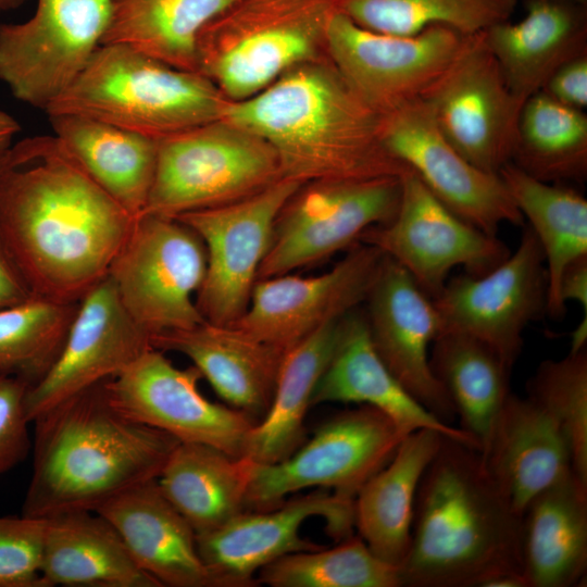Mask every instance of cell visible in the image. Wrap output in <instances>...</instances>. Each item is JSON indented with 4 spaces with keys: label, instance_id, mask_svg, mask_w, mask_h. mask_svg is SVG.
<instances>
[{
    "label": "cell",
    "instance_id": "7dc6e473",
    "mask_svg": "<svg viewBox=\"0 0 587 587\" xmlns=\"http://www.w3.org/2000/svg\"><path fill=\"white\" fill-rule=\"evenodd\" d=\"M558 299L565 310L569 301L577 302L584 315H587V255L565 267L559 280Z\"/></svg>",
    "mask_w": 587,
    "mask_h": 587
},
{
    "label": "cell",
    "instance_id": "f6af8a7d",
    "mask_svg": "<svg viewBox=\"0 0 587 587\" xmlns=\"http://www.w3.org/2000/svg\"><path fill=\"white\" fill-rule=\"evenodd\" d=\"M30 286L0 237V309L34 296Z\"/></svg>",
    "mask_w": 587,
    "mask_h": 587
},
{
    "label": "cell",
    "instance_id": "ffe728a7",
    "mask_svg": "<svg viewBox=\"0 0 587 587\" xmlns=\"http://www.w3.org/2000/svg\"><path fill=\"white\" fill-rule=\"evenodd\" d=\"M313 516L325 521L328 536L336 541L353 535V500L317 488L272 509L242 511L220 528L197 535L198 552L217 587L257 586L255 575L265 565L323 547L300 535L303 523Z\"/></svg>",
    "mask_w": 587,
    "mask_h": 587
},
{
    "label": "cell",
    "instance_id": "7c38bea8",
    "mask_svg": "<svg viewBox=\"0 0 587 587\" xmlns=\"http://www.w3.org/2000/svg\"><path fill=\"white\" fill-rule=\"evenodd\" d=\"M109 16L110 0H38L29 20L0 25V80L45 111L86 67Z\"/></svg>",
    "mask_w": 587,
    "mask_h": 587
},
{
    "label": "cell",
    "instance_id": "2e32d148",
    "mask_svg": "<svg viewBox=\"0 0 587 587\" xmlns=\"http://www.w3.org/2000/svg\"><path fill=\"white\" fill-rule=\"evenodd\" d=\"M434 303L441 333L474 337L512 369L527 325L546 313L547 273L542 249L529 226L513 253L482 276L450 277Z\"/></svg>",
    "mask_w": 587,
    "mask_h": 587
},
{
    "label": "cell",
    "instance_id": "74e56055",
    "mask_svg": "<svg viewBox=\"0 0 587 587\" xmlns=\"http://www.w3.org/2000/svg\"><path fill=\"white\" fill-rule=\"evenodd\" d=\"M78 303L34 295L0 309V373L36 384L60 354Z\"/></svg>",
    "mask_w": 587,
    "mask_h": 587
},
{
    "label": "cell",
    "instance_id": "7402d4cb",
    "mask_svg": "<svg viewBox=\"0 0 587 587\" xmlns=\"http://www.w3.org/2000/svg\"><path fill=\"white\" fill-rule=\"evenodd\" d=\"M364 302L370 338L384 364L421 404L451 425L454 407L429 363L430 347L441 332L433 299L384 255Z\"/></svg>",
    "mask_w": 587,
    "mask_h": 587
},
{
    "label": "cell",
    "instance_id": "ac0fdd59",
    "mask_svg": "<svg viewBox=\"0 0 587 587\" xmlns=\"http://www.w3.org/2000/svg\"><path fill=\"white\" fill-rule=\"evenodd\" d=\"M382 138L388 151L466 223L494 236L504 223H524L500 174L464 159L442 136L422 98L383 114Z\"/></svg>",
    "mask_w": 587,
    "mask_h": 587
},
{
    "label": "cell",
    "instance_id": "5bb4252c",
    "mask_svg": "<svg viewBox=\"0 0 587 587\" xmlns=\"http://www.w3.org/2000/svg\"><path fill=\"white\" fill-rule=\"evenodd\" d=\"M302 184L280 178L236 202L177 216L203 241L207 268L196 295L204 321L235 323L247 310L276 217Z\"/></svg>",
    "mask_w": 587,
    "mask_h": 587
},
{
    "label": "cell",
    "instance_id": "7bdbcfd3",
    "mask_svg": "<svg viewBox=\"0 0 587 587\" xmlns=\"http://www.w3.org/2000/svg\"><path fill=\"white\" fill-rule=\"evenodd\" d=\"M29 387L18 377L0 373V474L22 462L30 450L25 410Z\"/></svg>",
    "mask_w": 587,
    "mask_h": 587
},
{
    "label": "cell",
    "instance_id": "4fadbf2b",
    "mask_svg": "<svg viewBox=\"0 0 587 587\" xmlns=\"http://www.w3.org/2000/svg\"><path fill=\"white\" fill-rule=\"evenodd\" d=\"M445 25L414 35L364 28L338 11L327 32V55L340 74L378 113L423 98L462 48L465 38Z\"/></svg>",
    "mask_w": 587,
    "mask_h": 587
},
{
    "label": "cell",
    "instance_id": "7a4b0ae2",
    "mask_svg": "<svg viewBox=\"0 0 587 587\" xmlns=\"http://www.w3.org/2000/svg\"><path fill=\"white\" fill-rule=\"evenodd\" d=\"M382 117L328 55L295 65L249 98L229 100L222 116L263 138L283 178L301 184L409 172L385 147Z\"/></svg>",
    "mask_w": 587,
    "mask_h": 587
},
{
    "label": "cell",
    "instance_id": "8d00e7d4",
    "mask_svg": "<svg viewBox=\"0 0 587 587\" xmlns=\"http://www.w3.org/2000/svg\"><path fill=\"white\" fill-rule=\"evenodd\" d=\"M529 176L555 184L587 176V115L542 91L523 104L511 161Z\"/></svg>",
    "mask_w": 587,
    "mask_h": 587
},
{
    "label": "cell",
    "instance_id": "e0dca14e",
    "mask_svg": "<svg viewBox=\"0 0 587 587\" xmlns=\"http://www.w3.org/2000/svg\"><path fill=\"white\" fill-rule=\"evenodd\" d=\"M200 372L179 369L164 351L147 350L121 374L104 382L112 404L127 417L185 444L205 445L242 458L257 422L247 413L207 399Z\"/></svg>",
    "mask_w": 587,
    "mask_h": 587
},
{
    "label": "cell",
    "instance_id": "816d5d0a",
    "mask_svg": "<svg viewBox=\"0 0 587 587\" xmlns=\"http://www.w3.org/2000/svg\"><path fill=\"white\" fill-rule=\"evenodd\" d=\"M26 1L27 0H0V14L14 10L24 4Z\"/></svg>",
    "mask_w": 587,
    "mask_h": 587
},
{
    "label": "cell",
    "instance_id": "d6986e66",
    "mask_svg": "<svg viewBox=\"0 0 587 587\" xmlns=\"http://www.w3.org/2000/svg\"><path fill=\"white\" fill-rule=\"evenodd\" d=\"M384 255L358 241L322 274L258 279L247 310L232 325L286 353L365 301Z\"/></svg>",
    "mask_w": 587,
    "mask_h": 587
},
{
    "label": "cell",
    "instance_id": "f546056e",
    "mask_svg": "<svg viewBox=\"0 0 587 587\" xmlns=\"http://www.w3.org/2000/svg\"><path fill=\"white\" fill-rule=\"evenodd\" d=\"M43 587H161L135 562L124 541L96 511L46 519Z\"/></svg>",
    "mask_w": 587,
    "mask_h": 587
},
{
    "label": "cell",
    "instance_id": "52a82bcc",
    "mask_svg": "<svg viewBox=\"0 0 587 587\" xmlns=\"http://www.w3.org/2000/svg\"><path fill=\"white\" fill-rule=\"evenodd\" d=\"M283 178L274 149L218 118L158 139L153 184L142 214L177 217L250 197Z\"/></svg>",
    "mask_w": 587,
    "mask_h": 587
},
{
    "label": "cell",
    "instance_id": "f907efd6",
    "mask_svg": "<svg viewBox=\"0 0 587 587\" xmlns=\"http://www.w3.org/2000/svg\"><path fill=\"white\" fill-rule=\"evenodd\" d=\"M484 587H527L522 574H505L491 578Z\"/></svg>",
    "mask_w": 587,
    "mask_h": 587
},
{
    "label": "cell",
    "instance_id": "4dcf8cb0",
    "mask_svg": "<svg viewBox=\"0 0 587 587\" xmlns=\"http://www.w3.org/2000/svg\"><path fill=\"white\" fill-rule=\"evenodd\" d=\"M442 436L428 428L405 436L390 461L354 497L358 536L376 557L395 566L400 567L407 557L417 488Z\"/></svg>",
    "mask_w": 587,
    "mask_h": 587
},
{
    "label": "cell",
    "instance_id": "ab89813d",
    "mask_svg": "<svg viewBox=\"0 0 587 587\" xmlns=\"http://www.w3.org/2000/svg\"><path fill=\"white\" fill-rule=\"evenodd\" d=\"M516 0H340L339 11L355 24L379 33L414 35L445 25L473 35L509 21Z\"/></svg>",
    "mask_w": 587,
    "mask_h": 587
},
{
    "label": "cell",
    "instance_id": "e575fe53",
    "mask_svg": "<svg viewBox=\"0 0 587 587\" xmlns=\"http://www.w3.org/2000/svg\"><path fill=\"white\" fill-rule=\"evenodd\" d=\"M429 363L454 407L459 427L480 451L511 392L512 369L485 342L453 332L434 340Z\"/></svg>",
    "mask_w": 587,
    "mask_h": 587
},
{
    "label": "cell",
    "instance_id": "d6a6232c",
    "mask_svg": "<svg viewBox=\"0 0 587 587\" xmlns=\"http://www.w3.org/2000/svg\"><path fill=\"white\" fill-rule=\"evenodd\" d=\"M338 324L339 320L321 327L285 353L272 402L250 430L242 458L255 464L277 463L305 441V415L332 355Z\"/></svg>",
    "mask_w": 587,
    "mask_h": 587
},
{
    "label": "cell",
    "instance_id": "f35d334b",
    "mask_svg": "<svg viewBox=\"0 0 587 587\" xmlns=\"http://www.w3.org/2000/svg\"><path fill=\"white\" fill-rule=\"evenodd\" d=\"M257 582L271 587H402L400 567L376 557L354 535L333 548L286 554L262 567Z\"/></svg>",
    "mask_w": 587,
    "mask_h": 587
},
{
    "label": "cell",
    "instance_id": "4316f807",
    "mask_svg": "<svg viewBox=\"0 0 587 587\" xmlns=\"http://www.w3.org/2000/svg\"><path fill=\"white\" fill-rule=\"evenodd\" d=\"M511 92L525 102L566 62L587 54L586 3L528 0L525 16L483 30Z\"/></svg>",
    "mask_w": 587,
    "mask_h": 587
},
{
    "label": "cell",
    "instance_id": "9a60e30c",
    "mask_svg": "<svg viewBox=\"0 0 587 587\" xmlns=\"http://www.w3.org/2000/svg\"><path fill=\"white\" fill-rule=\"evenodd\" d=\"M422 99L442 136L470 163L499 173L511 161L524 102L507 86L483 32L466 36Z\"/></svg>",
    "mask_w": 587,
    "mask_h": 587
},
{
    "label": "cell",
    "instance_id": "484cf974",
    "mask_svg": "<svg viewBox=\"0 0 587 587\" xmlns=\"http://www.w3.org/2000/svg\"><path fill=\"white\" fill-rule=\"evenodd\" d=\"M96 512L112 524L138 566L161 587H217L199 555L195 530L157 479L121 492Z\"/></svg>",
    "mask_w": 587,
    "mask_h": 587
},
{
    "label": "cell",
    "instance_id": "44dd1931",
    "mask_svg": "<svg viewBox=\"0 0 587 587\" xmlns=\"http://www.w3.org/2000/svg\"><path fill=\"white\" fill-rule=\"evenodd\" d=\"M150 348V337L126 312L107 276L80 299L60 354L28 388L27 419L33 423L61 401L121 374Z\"/></svg>",
    "mask_w": 587,
    "mask_h": 587
},
{
    "label": "cell",
    "instance_id": "9c48e42d",
    "mask_svg": "<svg viewBox=\"0 0 587 587\" xmlns=\"http://www.w3.org/2000/svg\"><path fill=\"white\" fill-rule=\"evenodd\" d=\"M394 422L360 404L336 413L287 459L251 461L246 510L272 509L305 488H323L354 500L360 488L392 458L401 440Z\"/></svg>",
    "mask_w": 587,
    "mask_h": 587
},
{
    "label": "cell",
    "instance_id": "1f68e13d",
    "mask_svg": "<svg viewBox=\"0 0 587 587\" xmlns=\"http://www.w3.org/2000/svg\"><path fill=\"white\" fill-rule=\"evenodd\" d=\"M251 462L216 448L179 442L157 484L196 535L220 528L246 511Z\"/></svg>",
    "mask_w": 587,
    "mask_h": 587
},
{
    "label": "cell",
    "instance_id": "3957f363",
    "mask_svg": "<svg viewBox=\"0 0 587 587\" xmlns=\"http://www.w3.org/2000/svg\"><path fill=\"white\" fill-rule=\"evenodd\" d=\"M522 574L521 515L488 474L479 450L442 436L416 492L402 587H484Z\"/></svg>",
    "mask_w": 587,
    "mask_h": 587
},
{
    "label": "cell",
    "instance_id": "b9f144b4",
    "mask_svg": "<svg viewBox=\"0 0 587 587\" xmlns=\"http://www.w3.org/2000/svg\"><path fill=\"white\" fill-rule=\"evenodd\" d=\"M46 519L0 517V587H43Z\"/></svg>",
    "mask_w": 587,
    "mask_h": 587
},
{
    "label": "cell",
    "instance_id": "d590c367",
    "mask_svg": "<svg viewBox=\"0 0 587 587\" xmlns=\"http://www.w3.org/2000/svg\"><path fill=\"white\" fill-rule=\"evenodd\" d=\"M237 0H110L101 45H124L177 68L197 72L200 30Z\"/></svg>",
    "mask_w": 587,
    "mask_h": 587
},
{
    "label": "cell",
    "instance_id": "6da1fadb",
    "mask_svg": "<svg viewBox=\"0 0 587 587\" xmlns=\"http://www.w3.org/2000/svg\"><path fill=\"white\" fill-rule=\"evenodd\" d=\"M135 220L58 141L0 177V237L35 295L79 302L108 276Z\"/></svg>",
    "mask_w": 587,
    "mask_h": 587
},
{
    "label": "cell",
    "instance_id": "5b68a950",
    "mask_svg": "<svg viewBox=\"0 0 587 587\" xmlns=\"http://www.w3.org/2000/svg\"><path fill=\"white\" fill-rule=\"evenodd\" d=\"M228 99L199 72L168 65L124 45H100L46 110L75 114L154 139L222 118Z\"/></svg>",
    "mask_w": 587,
    "mask_h": 587
},
{
    "label": "cell",
    "instance_id": "c3c4849f",
    "mask_svg": "<svg viewBox=\"0 0 587 587\" xmlns=\"http://www.w3.org/2000/svg\"><path fill=\"white\" fill-rule=\"evenodd\" d=\"M20 130L18 122L9 113L0 110V155L13 146L12 140Z\"/></svg>",
    "mask_w": 587,
    "mask_h": 587
},
{
    "label": "cell",
    "instance_id": "ba28073f",
    "mask_svg": "<svg viewBox=\"0 0 587 587\" xmlns=\"http://www.w3.org/2000/svg\"><path fill=\"white\" fill-rule=\"evenodd\" d=\"M207 252L199 235L176 217L141 214L108 276L126 312L150 337L204 321L196 304Z\"/></svg>",
    "mask_w": 587,
    "mask_h": 587
},
{
    "label": "cell",
    "instance_id": "8992f818",
    "mask_svg": "<svg viewBox=\"0 0 587 587\" xmlns=\"http://www.w3.org/2000/svg\"><path fill=\"white\" fill-rule=\"evenodd\" d=\"M340 0H237L200 30L197 72L230 101L249 98L289 68L327 55Z\"/></svg>",
    "mask_w": 587,
    "mask_h": 587
},
{
    "label": "cell",
    "instance_id": "ee69618b",
    "mask_svg": "<svg viewBox=\"0 0 587 587\" xmlns=\"http://www.w3.org/2000/svg\"><path fill=\"white\" fill-rule=\"evenodd\" d=\"M541 91L559 103L584 110L587 107V54L559 67Z\"/></svg>",
    "mask_w": 587,
    "mask_h": 587
},
{
    "label": "cell",
    "instance_id": "cb8c5ba5",
    "mask_svg": "<svg viewBox=\"0 0 587 587\" xmlns=\"http://www.w3.org/2000/svg\"><path fill=\"white\" fill-rule=\"evenodd\" d=\"M479 452L519 515L534 497L573 472L570 446L557 422L532 398L513 392Z\"/></svg>",
    "mask_w": 587,
    "mask_h": 587
},
{
    "label": "cell",
    "instance_id": "bcb514c9",
    "mask_svg": "<svg viewBox=\"0 0 587 587\" xmlns=\"http://www.w3.org/2000/svg\"><path fill=\"white\" fill-rule=\"evenodd\" d=\"M57 146L54 136H35L13 145L0 155V177L8 171L35 162L51 152Z\"/></svg>",
    "mask_w": 587,
    "mask_h": 587
},
{
    "label": "cell",
    "instance_id": "30bf717a",
    "mask_svg": "<svg viewBox=\"0 0 587 587\" xmlns=\"http://www.w3.org/2000/svg\"><path fill=\"white\" fill-rule=\"evenodd\" d=\"M401 177L302 184L279 211L258 279L292 273L350 248L361 234L390 222Z\"/></svg>",
    "mask_w": 587,
    "mask_h": 587
},
{
    "label": "cell",
    "instance_id": "8fae6325",
    "mask_svg": "<svg viewBox=\"0 0 587 587\" xmlns=\"http://www.w3.org/2000/svg\"><path fill=\"white\" fill-rule=\"evenodd\" d=\"M358 241L377 248L400 264L433 300L454 267L482 276L511 253L498 236L484 233L451 212L411 171L401 176L394 218L365 229Z\"/></svg>",
    "mask_w": 587,
    "mask_h": 587
},
{
    "label": "cell",
    "instance_id": "83f0119b",
    "mask_svg": "<svg viewBox=\"0 0 587 587\" xmlns=\"http://www.w3.org/2000/svg\"><path fill=\"white\" fill-rule=\"evenodd\" d=\"M527 587L578 586L587 571V484L573 472L539 492L521 514Z\"/></svg>",
    "mask_w": 587,
    "mask_h": 587
},
{
    "label": "cell",
    "instance_id": "d4e9b609",
    "mask_svg": "<svg viewBox=\"0 0 587 587\" xmlns=\"http://www.w3.org/2000/svg\"><path fill=\"white\" fill-rule=\"evenodd\" d=\"M151 346L188 358L227 405L257 423L272 402L285 355L232 324L208 321L155 336Z\"/></svg>",
    "mask_w": 587,
    "mask_h": 587
},
{
    "label": "cell",
    "instance_id": "836d02e7",
    "mask_svg": "<svg viewBox=\"0 0 587 587\" xmlns=\"http://www.w3.org/2000/svg\"><path fill=\"white\" fill-rule=\"evenodd\" d=\"M499 174L544 252L546 314L561 320L566 310L558 299L560 277L569 264L587 255V200L574 188L536 179L511 162Z\"/></svg>",
    "mask_w": 587,
    "mask_h": 587
},
{
    "label": "cell",
    "instance_id": "f1b7e54d",
    "mask_svg": "<svg viewBox=\"0 0 587 587\" xmlns=\"http://www.w3.org/2000/svg\"><path fill=\"white\" fill-rule=\"evenodd\" d=\"M60 149L134 217L147 205L158 139L75 114L49 115Z\"/></svg>",
    "mask_w": 587,
    "mask_h": 587
},
{
    "label": "cell",
    "instance_id": "60d3db41",
    "mask_svg": "<svg viewBox=\"0 0 587 587\" xmlns=\"http://www.w3.org/2000/svg\"><path fill=\"white\" fill-rule=\"evenodd\" d=\"M527 396L557 422L571 450L572 471L587 484V352L542 361L528 382Z\"/></svg>",
    "mask_w": 587,
    "mask_h": 587
},
{
    "label": "cell",
    "instance_id": "681fc988",
    "mask_svg": "<svg viewBox=\"0 0 587 587\" xmlns=\"http://www.w3.org/2000/svg\"><path fill=\"white\" fill-rule=\"evenodd\" d=\"M587 344V316L584 315L572 333L570 352L575 353L586 349Z\"/></svg>",
    "mask_w": 587,
    "mask_h": 587
},
{
    "label": "cell",
    "instance_id": "277c9868",
    "mask_svg": "<svg viewBox=\"0 0 587 587\" xmlns=\"http://www.w3.org/2000/svg\"><path fill=\"white\" fill-rule=\"evenodd\" d=\"M33 423V473L22 508L28 517L96 511L121 492L157 479L179 444L120 412L104 382L53 405Z\"/></svg>",
    "mask_w": 587,
    "mask_h": 587
},
{
    "label": "cell",
    "instance_id": "603a6c76",
    "mask_svg": "<svg viewBox=\"0 0 587 587\" xmlns=\"http://www.w3.org/2000/svg\"><path fill=\"white\" fill-rule=\"evenodd\" d=\"M332 402L375 408L403 437L428 428L478 449L473 437L438 420L391 374L373 347L365 313L358 308L339 320L336 342L314 387L311 407Z\"/></svg>",
    "mask_w": 587,
    "mask_h": 587
},
{
    "label": "cell",
    "instance_id": "f5cc1de1",
    "mask_svg": "<svg viewBox=\"0 0 587 587\" xmlns=\"http://www.w3.org/2000/svg\"><path fill=\"white\" fill-rule=\"evenodd\" d=\"M575 1L586 3L587 0H575Z\"/></svg>",
    "mask_w": 587,
    "mask_h": 587
}]
</instances>
